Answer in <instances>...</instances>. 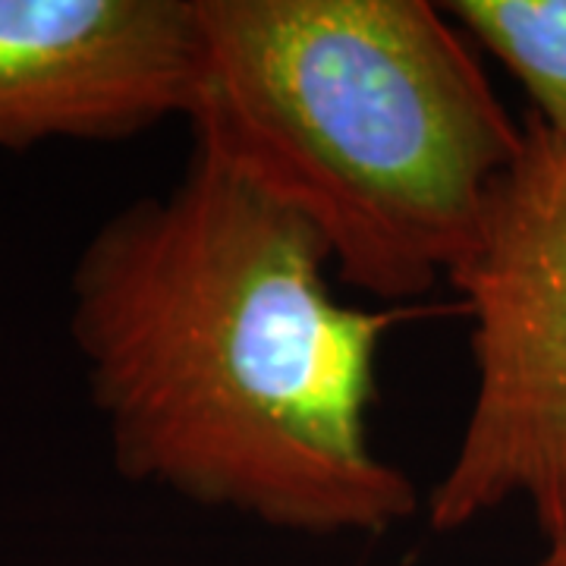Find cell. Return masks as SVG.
<instances>
[{
	"mask_svg": "<svg viewBox=\"0 0 566 566\" xmlns=\"http://www.w3.org/2000/svg\"><path fill=\"white\" fill-rule=\"evenodd\" d=\"M535 566H566V535L554 545H547V554Z\"/></svg>",
	"mask_w": 566,
	"mask_h": 566,
	"instance_id": "cell-6",
	"label": "cell"
},
{
	"mask_svg": "<svg viewBox=\"0 0 566 566\" xmlns=\"http://www.w3.org/2000/svg\"><path fill=\"white\" fill-rule=\"evenodd\" d=\"M202 54L196 0H0V155L186 120Z\"/></svg>",
	"mask_w": 566,
	"mask_h": 566,
	"instance_id": "cell-4",
	"label": "cell"
},
{
	"mask_svg": "<svg viewBox=\"0 0 566 566\" xmlns=\"http://www.w3.org/2000/svg\"><path fill=\"white\" fill-rule=\"evenodd\" d=\"M308 223L192 151L123 205L70 274V337L114 469L293 535H385L424 506L375 450L385 337L346 305Z\"/></svg>",
	"mask_w": 566,
	"mask_h": 566,
	"instance_id": "cell-1",
	"label": "cell"
},
{
	"mask_svg": "<svg viewBox=\"0 0 566 566\" xmlns=\"http://www.w3.org/2000/svg\"><path fill=\"white\" fill-rule=\"evenodd\" d=\"M192 151L300 214L381 303L431 293L523 145L475 44L428 0H196Z\"/></svg>",
	"mask_w": 566,
	"mask_h": 566,
	"instance_id": "cell-2",
	"label": "cell"
},
{
	"mask_svg": "<svg viewBox=\"0 0 566 566\" xmlns=\"http://www.w3.org/2000/svg\"><path fill=\"white\" fill-rule=\"evenodd\" d=\"M447 281L472 318L475 394L424 516L460 532L526 504L554 545L566 535V139L532 114Z\"/></svg>",
	"mask_w": 566,
	"mask_h": 566,
	"instance_id": "cell-3",
	"label": "cell"
},
{
	"mask_svg": "<svg viewBox=\"0 0 566 566\" xmlns=\"http://www.w3.org/2000/svg\"><path fill=\"white\" fill-rule=\"evenodd\" d=\"M472 44L504 63L532 98V117L566 139V0H447Z\"/></svg>",
	"mask_w": 566,
	"mask_h": 566,
	"instance_id": "cell-5",
	"label": "cell"
}]
</instances>
